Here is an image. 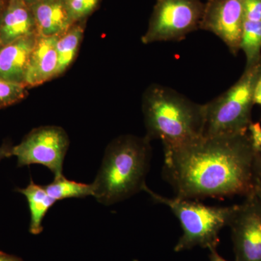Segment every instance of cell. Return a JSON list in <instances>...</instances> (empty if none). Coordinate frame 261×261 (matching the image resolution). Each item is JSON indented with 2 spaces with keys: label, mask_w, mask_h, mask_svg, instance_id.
Returning <instances> with one entry per match:
<instances>
[{
  "label": "cell",
  "mask_w": 261,
  "mask_h": 261,
  "mask_svg": "<svg viewBox=\"0 0 261 261\" xmlns=\"http://www.w3.org/2000/svg\"><path fill=\"white\" fill-rule=\"evenodd\" d=\"M254 158L248 132L202 137L164 152L163 176L178 198L245 197L255 191Z\"/></svg>",
  "instance_id": "cell-1"
},
{
  "label": "cell",
  "mask_w": 261,
  "mask_h": 261,
  "mask_svg": "<svg viewBox=\"0 0 261 261\" xmlns=\"http://www.w3.org/2000/svg\"><path fill=\"white\" fill-rule=\"evenodd\" d=\"M146 137L162 142L164 152L181 148L203 137L205 104L192 102L174 89L152 85L142 103Z\"/></svg>",
  "instance_id": "cell-2"
},
{
  "label": "cell",
  "mask_w": 261,
  "mask_h": 261,
  "mask_svg": "<svg viewBox=\"0 0 261 261\" xmlns=\"http://www.w3.org/2000/svg\"><path fill=\"white\" fill-rule=\"evenodd\" d=\"M150 140L124 135L108 146L93 183V197L111 205L144 191L150 164Z\"/></svg>",
  "instance_id": "cell-3"
},
{
  "label": "cell",
  "mask_w": 261,
  "mask_h": 261,
  "mask_svg": "<svg viewBox=\"0 0 261 261\" xmlns=\"http://www.w3.org/2000/svg\"><path fill=\"white\" fill-rule=\"evenodd\" d=\"M144 191L158 203L171 209L181 224L183 233L174 247L175 252L188 250L195 247L217 248L219 233L229 225L238 205L216 207L202 205L192 200L168 198L146 186Z\"/></svg>",
  "instance_id": "cell-4"
},
{
  "label": "cell",
  "mask_w": 261,
  "mask_h": 261,
  "mask_svg": "<svg viewBox=\"0 0 261 261\" xmlns=\"http://www.w3.org/2000/svg\"><path fill=\"white\" fill-rule=\"evenodd\" d=\"M261 77V57L245 66L240 80L226 92L205 104L203 137H214L247 133L252 123L254 93Z\"/></svg>",
  "instance_id": "cell-5"
},
{
  "label": "cell",
  "mask_w": 261,
  "mask_h": 261,
  "mask_svg": "<svg viewBox=\"0 0 261 261\" xmlns=\"http://www.w3.org/2000/svg\"><path fill=\"white\" fill-rule=\"evenodd\" d=\"M204 5L200 0H156L142 42L148 44L185 39L200 29Z\"/></svg>",
  "instance_id": "cell-6"
},
{
  "label": "cell",
  "mask_w": 261,
  "mask_h": 261,
  "mask_svg": "<svg viewBox=\"0 0 261 261\" xmlns=\"http://www.w3.org/2000/svg\"><path fill=\"white\" fill-rule=\"evenodd\" d=\"M69 143L68 135L61 127H39L13 146L12 153L17 158L18 167L42 165L50 170L55 178L61 177Z\"/></svg>",
  "instance_id": "cell-7"
},
{
  "label": "cell",
  "mask_w": 261,
  "mask_h": 261,
  "mask_svg": "<svg viewBox=\"0 0 261 261\" xmlns=\"http://www.w3.org/2000/svg\"><path fill=\"white\" fill-rule=\"evenodd\" d=\"M247 0H207L200 29L216 34L231 54L241 50L242 34Z\"/></svg>",
  "instance_id": "cell-8"
},
{
  "label": "cell",
  "mask_w": 261,
  "mask_h": 261,
  "mask_svg": "<svg viewBox=\"0 0 261 261\" xmlns=\"http://www.w3.org/2000/svg\"><path fill=\"white\" fill-rule=\"evenodd\" d=\"M228 226L235 261H261V204L255 192L238 205Z\"/></svg>",
  "instance_id": "cell-9"
},
{
  "label": "cell",
  "mask_w": 261,
  "mask_h": 261,
  "mask_svg": "<svg viewBox=\"0 0 261 261\" xmlns=\"http://www.w3.org/2000/svg\"><path fill=\"white\" fill-rule=\"evenodd\" d=\"M58 36H38L29 59L24 85L37 87L58 76V57L56 43Z\"/></svg>",
  "instance_id": "cell-10"
},
{
  "label": "cell",
  "mask_w": 261,
  "mask_h": 261,
  "mask_svg": "<svg viewBox=\"0 0 261 261\" xmlns=\"http://www.w3.org/2000/svg\"><path fill=\"white\" fill-rule=\"evenodd\" d=\"M37 34L30 5L22 0H6L0 19V47Z\"/></svg>",
  "instance_id": "cell-11"
},
{
  "label": "cell",
  "mask_w": 261,
  "mask_h": 261,
  "mask_svg": "<svg viewBox=\"0 0 261 261\" xmlns=\"http://www.w3.org/2000/svg\"><path fill=\"white\" fill-rule=\"evenodd\" d=\"M37 37V34H33L0 47L1 78L24 85L29 59Z\"/></svg>",
  "instance_id": "cell-12"
},
{
  "label": "cell",
  "mask_w": 261,
  "mask_h": 261,
  "mask_svg": "<svg viewBox=\"0 0 261 261\" xmlns=\"http://www.w3.org/2000/svg\"><path fill=\"white\" fill-rule=\"evenodd\" d=\"M30 8L39 37L61 35L75 24L64 0H39Z\"/></svg>",
  "instance_id": "cell-13"
},
{
  "label": "cell",
  "mask_w": 261,
  "mask_h": 261,
  "mask_svg": "<svg viewBox=\"0 0 261 261\" xmlns=\"http://www.w3.org/2000/svg\"><path fill=\"white\" fill-rule=\"evenodd\" d=\"M241 49L246 57V66L261 57V0H247L244 18Z\"/></svg>",
  "instance_id": "cell-14"
},
{
  "label": "cell",
  "mask_w": 261,
  "mask_h": 261,
  "mask_svg": "<svg viewBox=\"0 0 261 261\" xmlns=\"http://www.w3.org/2000/svg\"><path fill=\"white\" fill-rule=\"evenodd\" d=\"M16 192L25 196L28 202L31 214L29 232L39 234L43 231V220L56 201L48 195L44 186L37 185L32 179L25 188H16Z\"/></svg>",
  "instance_id": "cell-15"
},
{
  "label": "cell",
  "mask_w": 261,
  "mask_h": 261,
  "mask_svg": "<svg viewBox=\"0 0 261 261\" xmlns=\"http://www.w3.org/2000/svg\"><path fill=\"white\" fill-rule=\"evenodd\" d=\"M83 36V27L75 24L67 32L58 36L56 43L58 57V75L64 73L74 61Z\"/></svg>",
  "instance_id": "cell-16"
},
{
  "label": "cell",
  "mask_w": 261,
  "mask_h": 261,
  "mask_svg": "<svg viewBox=\"0 0 261 261\" xmlns=\"http://www.w3.org/2000/svg\"><path fill=\"white\" fill-rule=\"evenodd\" d=\"M48 195L55 200H62L69 198H84L92 196L93 187L92 184L80 183L68 179L64 176L55 178L54 181L44 185Z\"/></svg>",
  "instance_id": "cell-17"
},
{
  "label": "cell",
  "mask_w": 261,
  "mask_h": 261,
  "mask_svg": "<svg viewBox=\"0 0 261 261\" xmlns=\"http://www.w3.org/2000/svg\"><path fill=\"white\" fill-rule=\"evenodd\" d=\"M27 87L13 83L0 77V108L19 102L27 97Z\"/></svg>",
  "instance_id": "cell-18"
},
{
  "label": "cell",
  "mask_w": 261,
  "mask_h": 261,
  "mask_svg": "<svg viewBox=\"0 0 261 261\" xmlns=\"http://www.w3.org/2000/svg\"><path fill=\"white\" fill-rule=\"evenodd\" d=\"M64 2L74 23L90 15L99 3V0H64Z\"/></svg>",
  "instance_id": "cell-19"
},
{
  "label": "cell",
  "mask_w": 261,
  "mask_h": 261,
  "mask_svg": "<svg viewBox=\"0 0 261 261\" xmlns=\"http://www.w3.org/2000/svg\"><path fill=\"white\" fill-rule=\"evenodd\" d=\"M249 137H250V142H251L252 148L255 152L261 149V125L259 122L253 123L249 126L248 130Z\"/></svg>",
  "instance_id": "cell-20"
},
{
  "label": "cell",
  "mask_w": 261,
  "mask_h": 261,
  "mask_svg": "<svg viewBox=\"0 0 261 261\" xmlns=\"http://www.w3.org/2000/svg\"><path fill=\"white\" fill-rule=\"evenodd\" d=\"M254 173H255V179L261 181V149L255 152Z\"/></svg>",
  "instance_id": "cell-21"
},
{
  "label": "cell",
  "mask_w": 261,
  "mask_h": 261,
  "mask_svg": "<svg viewBox=\"0 0 261 261\" xmlns=\"http://www.w3.org/2000/svg\"><path fill=\"white\" fill-rule=\"evenodd\" d=\"M13 147V146L8 142H5L2 145L1 147H0V162L3 159H8V158L13 156V153H12Z\"/></svg>",
  "instance_id": "cell-22"
},
{
  "label": "cell",
  "mask_w": 261,
  "mask_h": 261,
  "mask_svg": "<svg viewBox=\"0 0 261 261\" xmlns=\"http://www.w3.org/2000/svg\"><path fill=\"white\" fill-rule=\"evenodd\" d=\"M254 103L261 106V77L255 87V93H254Z\"/></svg>",
  "instance_id": "cell-23"
},
{
  "label": "cell",
  "mask_w": 261,
  "mask_h": 261,
  "mask_svg": "<svg viewBox=\"0 0 261 261\" xmlns=\"http://www.w3.org/2000/svg\"><path fill=\"white\" fill-rule=\"evenodd\" d=\"M209 250H210V255H209L210 261H228L219 255V252H217V248H211Z\"/></svg>",
  "instance_id": "cell-24"
},
{
  "label": "cell",
  "mask_w": 261,
  "mask_h": 261,
  "mask_svg": "<svg viewBox=\"0 0 261 261\" xmlns=\"http://www.w3.org/2000/svg\"><path fill=\"white\" fill-rule=\"evenodd\" d=\"M0 261H23L19 257L14 255H9L0 251Z\"/></svg>",
  "instance_id": "cell-25"
},
{
  "label": "cell",
  "mask_w": 261,
  "mask_h": 261,
  "mask_svg": "<svg viewBox=\"0 0 261 261\" xmlns=\"http://www.w3.org/2000/svg\"><path fill=\"white\" fill-rule=\"evenodd\" d=\"M255 195L256 196L257 200L261 204V181L259 180L255 179Z\"/></svg>",
  "instance_id": "cell-26"
},
{
  "label": "cell",
  "mask_w": 261,
  "mask_h": 261,
  "mask_svg": "<svg viewBox=\"0 0 261 261\" xmlns=\"http://www.w3.org/2000/svg\"><path fill=\"white\" fill-rule=\"evenodd\" d=\"M6 0H0V19H1L2 14L4 10Z\"/></svg>",
  "instance_id": "cell-27"
},
{
  "label": "cell",
  "mask_w": 261,
  "mask_h": 261,
  "mask_svg": "<svg viewBox=\"0 0 261 261\" xmlns=\"http://www.w3.org/2000/svg\"><path fill=\"white\" fill-rule=\"evenodd\" d=\"M24 3H27V5H31L34 4L36 2L39 1V0H22Z\"/></svg>",
  "instance_id": "cell-28"
}]
</instances>
